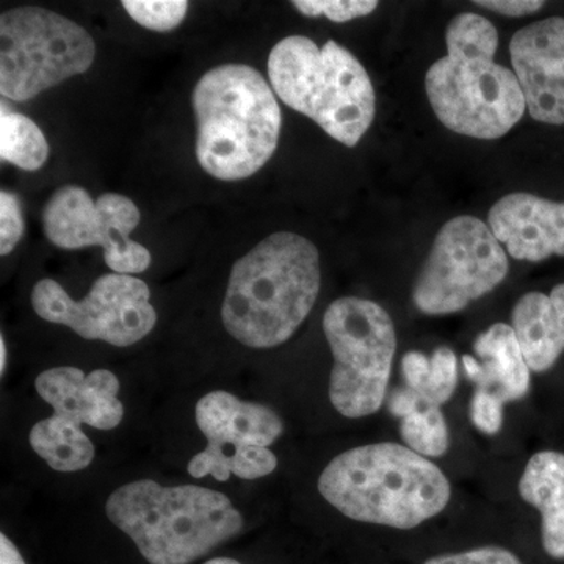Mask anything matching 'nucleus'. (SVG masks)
<instances>
[{"label": "nucleus", "instance_id": "1", "mask_svg": "<svg viewBox=\"0 0 564 564\" xmlns=\"http://www.w3.org/2000/svg\"><path fill=\"white\" fill-rule=\"evenodd\" d=\"M321 284L315 245L295 232L272 234L234 263L223 325L247 347H278L306 321Z\"/></svg>", "mask_w": 564, "mask_h": 564}, {"label": "nucleus", "instance_id": "2", "mask_svg": "<svg viewBox=\"0 0 564 564\" xmlns=\"http://www.w3.org/2000/svg\"><path fill=\"white\" fill-rule=\"evenodd\" d=\"M445 43L447 55L425 77L434 113L462 135L500 139L518 124L527 106L513 70L494 61L496 28L480 14H458L448 24Z\"/></svg>", "mask_w": 564, "mask_h": 564}, {"label": "nucleus", "instance_id": "3", "mask_svg": "<svg viewBox=\"0 0 564 564\" xmlns=\"http://www.w3.org/2000/svg\"><path fill=\"white\" fill-rule=\"evenodd\" d=\"M336 510L366 524L411 530L443 513L451 481L436 464L404 445H362L336 456L318 478Z\"/></svg>", "mask_w": 564, "mask_h": 564}, {"label": "nucleus", "instance_id": "4", "mask_svg": "<svg viewBox=\"0 0 564 564\" xmlns=\"http://www.w3.org/2000/svg\"><path fill=\"white\" fill-rule=\"evenodd\" d=\"M196 158L215 180H247L272 159L281 133L280 104L262 74L247 65L207 70L192 95Z\"/></svg>", "mask_w": 564, "mask_h": 564}, {"label": "nucleus", "instance_id": "5", "mask_svg": "<svg viewBox=\"0 0 564 564\" xmlns=\"http://www.w3.org/2000/svg\"><path fill=\"white\" fill-rule=\"evenodd\" d=\"M106 514L150 564H191L243 530L229 497L203 486L132 481L111 492Z\"/></svg>", "mask_w": 564, "mask_h": 564}, {"label": "nucleus", "instance_id": "6", "mask_svg": "<svg viewBox=\"0 0 564 564\" xmlns=\"http://www.w3.org/2000/svg\"><path fill=\"white\" fill-rule=\"evenodd\" d=\"M267 68L282 102L345 147L358 144L372 126V80L358 58L336 41L321 47L306 36H288L270 52Z\"/></svg>", "mask_w": 564, "mask_h": 564}, {"label": "nucleus", "instance_id": "7", "mask_svg": "<svg viewBox=\"0 0 564 564\" xmlns=\"http://www.w3.org/2000/svg\"><path fill=\"white\" fill-rule=\"evenodd\" d=\"M323 332L333 352L329 400L337 413L348 419L378 413L397 351L391 315L370 300L345 296L329 304Z\"/></svg>", "mask_w": 564, "mask_h": 564}, {"label": "nucleus", "instance_id": "8", "mask_svg": "<svg viewBox=\"0 0 564 564\" xmlns=\"http://www.w3.org/2000/svg\"><path fill=\"white\" fill-rule=\"evenodd\" d=\"M120 388L110 370L85 375L76 367H55L41 372L35 389L54 414L33 425L29 434L33 452L57 473L87 469L95 459V445L80 426L117 429L124 417Z\"/></svg>", "mask_w": 564, "mask_h": 564}, {"label": "nucleus", "instance_id": "9", "mask_svg": "<svg viewBox=\"0 0 564 564\" xmlns=\"http://www.w3.org/2000/svg\"><path fill=\"white\" fill-rule=\"evenodd\" d=\"M95 55L90 33L54 11L18 7L0 18V93L11 101L87 73Z\"/></svg>", "mask_w": 564, "mask_h": 564}, {"label": "nucleus", "instance_id": "10", "mask_svg": "<svg viewBox=\"0 0 564 564\" xmlns=\"http://www.w3.org/2000/svg\"><path fill=\"white\" fill-rule=\"evenodd\" d=\"M502 243L480 218L463 215L445 223L415 281V307L426 315L459 313L507 278Z\"/></svg>", "mask_w": 564, "mask_h": 564}, {"label": "nucleus", "instance_id": "11", "mask_svg": "<svg viewBox=\"0 0 564 564\" xmlns=\"http://www.w3.org/2000/svg\"><path fill=\"white\" fill-rule=\"evenodd\" d=\"M195 417L207 447L188 463L192 477L258 480L276 469V455L269 447L284 433V422L272 408L215 391L196 403Z\"/></svg>", "mask_w": 564, "mask_h": 564}, {"label": "nucleus", "instance_id": "12", "mask_svg": "<svg viewBox=\"0 0 564 564\" xmlns=\"http://www.w3.org/2000/svg\"><path fill=\"white\" fill-rule=\"evenodd\" d=\"M31 300L43 321L68 326L84 339L115 347L140 343L158 322L150 288L131 274H104L80 302L70 299L57 281L46 278L36 282Z\"/></svg>", "mask_w": 564, "mask_h": 564}, {"label": "nucleus", "instance_id": "13", "mask_svg": "<svg viewBox=\"0 0 564 564\" xmlns=\"http://www.w3.org/2000/svg\"><path fill=\"white\" fill-rule=\"evenodd\" d=\"M139 223L140 210L131 199L104 193L93 202L90 193L77 185L55 192L43 209L51 243L62 250L102 247L107 267L120 274L141 273L151 265V252L129 237Z\"/></svg>", "mask_w": 564, "mask_h": 564}, {"label": "nucleus", "instance_id": "14", "mask_svg": "<svg viewBox=\"0 0 564 564\" xmlns=\"http://www.w3.org/2000/svg\"><path fill=\"white\" fill-rule=\"evenodd\" d=\"M510 54L530 117L564 124V18H547L516 32Z\"/></svg>", "mask_w": 564, "mask_h": 564}, {"label": "nucleus", "instance_id": "15", "mask_svg": "<svg viewBox=\"0 0 564 564\" xmlns=\"http://www.w3.org/2000/svg\"><path fill=\"white\" fill-rule=\"evenodd\" d=\"M488 223L496 239L518 261L564 256V203L511 193L494 204Z\"/></svg>", "mask_w": 564, "mask_h": 564}, {"label": "nucleus", "instance_id": "16", "mask_svg": "<svg viewBox=\"0 0 564 564\" xmlns=\"http://www.w3.org/2000/svg\"><path fill=\"white\" fill-rule=\"evenodd\" d=\"M474 352L463 356V367L477 389L497 393L503 403L524 399L532 370L513 326L494 323L475 339Z\"/></svg>", "mask_w": 564, "mask_h": 564}, {"label": "nucleus", "instance_id": "17", "mask_svg": "<svg viewBox=\"0 0 564 564\" xmlns=\"http://www.w3.org/2000/svg\"><path fill=\"white\" fill-rule=\"evenodd\" d=\"M511 323L530 370L552 369L564 351V284L529 292L514 304Z\"/></svg>", "mask_w": 564, "mask_h": 564}, {"label": "nucleus", "instance_id": "18", "mask_svg": "<svg viewBox=\"0 0 564 564\" xmlns=\"http://www.w3.org/2000/svg\"><path fill=\"white\" fill-rule=\"evenodd\" d=\"M402 373L406 388L417 393L429 406H443L458 386V358L448 347L436 348L432 355L410 351L403 356Z\"/></svg>", "mask_w": 564, "mask_h": 564}, {"label": "nucleus", "instance_id": "19", "mask_svg": "<svg viewBox=\"0 0 564 564\" xmlns=\"http://www.w3.org/2000/svg\"><path fill=\"white\" fill-rule=\"evenodd\" d=\"M50 144L39 126L2 104L0 110V158L25 172H36L47 161Z\"/></svg>", "mask_w": 564, "mask_h": 564}, {"label": "nucleus", "instance_id": "20", "mask_svg": "<svg viewBox=\"0 0 564 564\" xmlns=\"http://www.w3.org/2000/svg\"><path fill=\"white\" fill-rule=\"evenodd\" d=\"M519 494L524 502L540 510L541 516L562 508L564 455L558 452H540L533 455L519 481Z\"/></svg>", "mask_w": 564, "mask_h": 564}, {"label": "nucleus", "instance_id": "21", "mask_svg": "<svg viewBox=\"0 0 564 564\" xmlns=\"http://www.w3.org/2000/svg\"><path fill=\"white\" fill-rule=\"evenodd\" d=\"M400 433L406 447L425 458H440L451 445L447 419L441 408L429 404L402 419Z\"/></svg>", "mask_w": 564, "mask_h": 564}, {"label": "nucleus", "instance_id": "22", "mask_svg": "<svg viewBox=\"0 0 564 564\" xmlns=\"http://www.w3.org/2000/svg\"><path fill=\"white\" fill-rule=\"evenodd\" d=\"M133 21L144 29L154 32H170L180 28L187 14L188 2L182 0H165V2H150V0H124L121 3Z\"/></svg>", "mask_w": 564, "mask_h": 564}, {"label": "nucleus", "instance_id": "23", "mask_svg": "<svg viewBox=\"0 0 564 564\" xmlns=\"http://www.w3.org/2000/svg\"><path fill=\"white\" fill-rule=\"evenodd\" d=\"M293 7L304 17H326L329 21L347 22L367 17L377 10L378 2L362 0H296Z\"/></svg>", "mask_w": 564, "mask_h": 564}, {"label": "nucleus", "instance_id": "24", "mask_svg": "<svg viewBox=\"0 0 564 564\" xmlns=\"http://www.w3.org/2000/svg\"><path fill=\"white\" fill-rule=\"evenodd\" d=\"M24 234V217L20 198L14 193H0V254L14 250Z\"/></svg>", "mask_w": 564, "mask_h": 564}, {"label": "nucleus", "instance_id": "25", "mask_svg": "<svg viewBox=\"0 0 564 564\" xmlns=\"http://www.w3.org/2000/svg\"><path fill=\"white\" fill-rule=\"evenodd\" d=\"M503 400L497 393L477 389L470 400V421L475 429L492 436L503 425Z\"/></svg>", "mask_w": 564, "mask_h": 564}, {"label": "nucleus", "instance_id": "26", "mask_svg": "<svg viewBox=\"0 0 564 564\" xmlns=\"http://www.w3.org/2000/svg\"><path fill=\"white\" fill-rule=\"evenodd\" d=\"M423 564H522V562L507 549L488 545V547L473 549L459 554L434 556Z\"/></svg>", "mask_w": 564, "mask_h": 564}, {"label": "nucleus", "instance_id": "27", "mask_svg": "<svg viewBox=\"0 0 564 564\" xmlns=\"http://www.w3.org/2000/svg\"><path fill=\"white\" fill-rule=\"evenodd\" d=\"M541 518H543L541 533H543L545 554L555 560H564V508Z\"/></svg>", "mask_w": 564, "mask_h": 564}, {"label": "nucleus", "instance_id": "28", "mask_svg": "<svg viewBox=\"0 0 564 564\" xmlns=\"http://www.w3.org/2000/svg\"><path fill=\"white\" fill-rule=\"evenodd\" d=\"M475 3L511 18L527 17V14L536 13L544 7V2H534V0H478Z\"/></svg>", "mask_w": 564, "mask_h": 564}, {"label": "nucleus", "instance_id": "29", "mask_svg": "<svg viewBox=\"0 0 564 564\" xmlns=\"http://www.w3.org/2000/svg\"><path fill=\"white\" fill-rule=\"evenodd\" d=\"M422 404L425 403L422 402L421 397L414 391H411L410 388L397 389V391H393L392 395L389 397V411L399 419L406 417V415L413 413L417 408H421Z\"/></svg>", "mask_w": 564, "mask_h": 564}, {"label": "nucleus", "instance_id": "30", "mask_svg": "<svg viewBox=\"0 0 564 564\" xmlns=\"http://www.w3.org/2000/svg\"><path fill=\"white\" fill-rule=\"evenodd\" d=\"M0 564H25L17 545L11 543L6 533L0 534Z\"/></svg>", "mask_w": 564, "mask_h": 564}, {"label": "nucleus", "instance_id": "31", "mask_svg": "<svg viewBox=\"0 0 564 564\" xmlns=\"http://www.w3.org/2000/svg\"><path fill=\"white\" fill-rule=\"evenodd\" d=\"M6 350H7L6 340H3V337H2V340H0V370H2V373H3V370H6V362H7Z\"/></svg>", "mask_w": 564, "mask_h": 564}, {"label": "nucleus", "instance_id": "32", "mask_svg": "<svg viewBox=\"0 0 564 564\" xmlns=\"http://www.w3.org/2000/svg\"><path fill=\"white\" fill-rule=\"evenodd\" d=\"M204 564H242V563H239V562H237V560H232V558H214V560H209V562H206Z\"/></svg>", "mask_w": 564, "mask_h": 564}]
</instances>
